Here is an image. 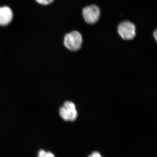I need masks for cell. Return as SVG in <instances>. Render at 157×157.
I'll return each instance as SVG.
<instances>
[{
  "instance_id": "4",
  "label": "cell",
  "mask_w": 157,
  "mask_h": 157,
  "mask_svg": "<svg viewBox=\"0 0 157 157\" xmlns=\"http://www.w3.org/2000/svg\"><path fill=\"white\" fill-rule=\"evenodd\" d=\"M82 16L86 22L89 25L96 23L101 16V10L95 5L86 6L82 9Z\"/></svg>"
},
{
  "instance_id": "8",
  "label": "cell",
  "mask_w": 157,
  "mask_h": 157,
  "mask_svg": "<svg viewBox=\"0 0 157 157\" xmlns=\"http://www.w3.org/2000/svg\"><path fill=\"white\" fill-rule=\"evenodd\" d=\"M88 157H102V156L100 154V153L98 152H94Z\"/></svg>"
},
{
  "instance_id": "7",
  "label": "cell",
  "mask_w": 157,
  "mask_h": 157,
  "mask_svg": "<svg viewBox=\"0 0 157 157\" xmlns=\"http://www.w3.org/2000/svg\"><path fill=\"white\" fill-rule=\"evenodd\" d=\"M36 1L42 5H48L53 2L54 0H36Z\"/></svg>"
},
{
  "instance_id": "5",
  "label": "cell",
  "mask_w": 157,
  "mask_h": 157,
  "mask_svg": "<svg viewBox=\"0 0 157 157\" xmlns=\"http://www.w3.org/2000/svg\"><path fill=\"white\" fill-rule=\"evenodd\" d=\"M13 18V13L7 6L0 7V25L6 26L10 23Z\"/></svg>"
},
{
  "instance_id": "1",
  "label": "cell",
  "mask_w": 157,
  "mask_h": 157,
  "mask_svg": "<svg viewBox=\"0 0 157 157\" xmlns=\"http://www.w3.org/2000/svg\"><path fill=\"white\" fill-rule=\"evenodd\" d=\"M82 41L81 33L78 31H74L66 34L64 39V44L69 50L76 52L81 48Z\"/></svg>"
},
{
  "instance_id": "2",
  "label": "cell",
  "mask_w": 157,
  "mask_h": 157,
  "mask_svg": "<svg viewBox=\"0 0 157 157\" xmlns=\"http://www.w3.org/2000/svg\"><path fill=\"white\" fill-rule=\"evenodd\" d=\"M117 32L124 40H132L136 36V27L131 21H124L121 22L118 26Z\"/></svg>"
},
{
  "instance_id": "3",
  "label": "cell",
  "mask_w": 157,
  "mask_h": 157,
  "mask_svg": "<svg viewBox=\"0 0 157 157\" xmlns=\"http://www.w3.org/2000/svg\"><path fill=\"white\" fill-rule=\"evenodd\" d=\"M59 114L63 120L74 121L78 116L76 105L71 101H66L63 106L60 108Z\"/></svg>"
},
{
  "instance_id": "6",
  "label": "cell",
  "mask_w": 157,
  "mask_h": 157,
  "mask_svg": "<svg viewBox=\"0 0 157 157\" xmlns=\"http://www.w3.org/2000/svg\"><path fill=\"white\" fill-rule=\"evenodd\" d=\"M38 157H55L54 155L50 152L46 151H45L42 150L40 151L38 154Z\"/></svg>"
},
{
  "instance_id": "9",
  "label": "cell",
  "mask_w": 157,
  "mask_h": 157,
  "mask_svg": "<svg viewBox=\"0 0 157 157\" xmlns=\"http://www.w3.org/2000/svg\"><path fill=\"white\" fill-rule=\"evenodd\" d=\"M157 32L156 30L154 32V37H155L156 41H157Z\"/></svg>"
}]
</instances>
